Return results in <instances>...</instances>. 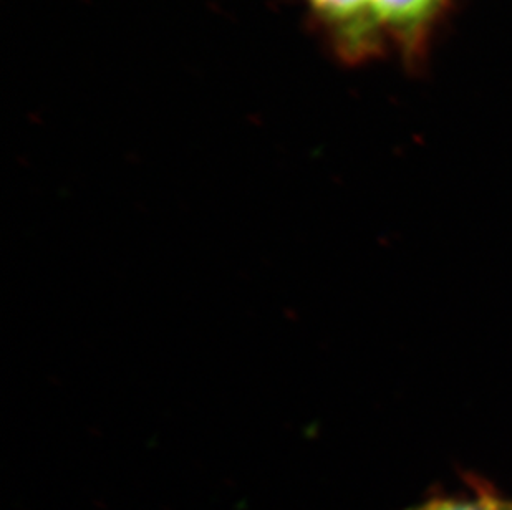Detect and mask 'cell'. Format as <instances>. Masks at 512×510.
Listing matches in <instances>:
<instances>
[{"label": "cell", "mask_w": 512, "mask_h": 510, "mask_svg": "<svg viewBox=\"0 0 512 510\" xmlns=\"http://www.w3.org/2000/svg\"><path fill=\"white\" fill-rule=\"evenodd\" d=\"M307 15L325 45L350 67L382 57L387 39L373 0H304Z\"/></svg>", "instance_id": "obj_1"}, {"label": "cell", "mask_w": 512, "mask_h": 510, "mask_svg": "<svg viewBox=\"0 0 512 510\" xmlns=\"http://www.w3.org/2000/svg\"><path fill=\"white\" fill-rule=\"evenodd\" d=\"M479 499L483 501L484 507L488 510H512V502L503 501V499H499L498 496H493V494H488V492H483Z\"/></svg>", "instance_id": "obj_4"}, {"label": "cell", "mask_w": 512, "mask_h": 510, "mask_svg": "<svg viewBox=\"0 0 512 510\" xmlns=\"http://www.w3.org/2000/svg\"><path fill=\"white\" fill-rule=\"evenodd\" d=\"M415 510H488L483 501L476 502L459 501V499H433Z\"/></svg>", "instance_id": "obj_3"}, {"label": "cell", "mask_w": 512, "mask_h": 510, "mask_svg": "<svg viewBox=\"0 0 512 510\" xmlns=\"http://www.w3.org/2000/svg\"><path fill=\"white\" fill-rule=\"evenodd\" d=\"M373 4L387 44L395 45L413 72L425 67L453 0H373Z\"/></svg>", "instance_id": "obj_2"}]
</instances>
